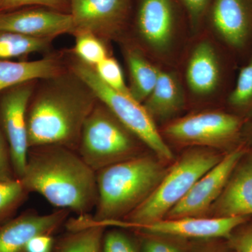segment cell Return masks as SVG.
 Here are the masks:
<instances>
[{"instance_id": "obj_23", "label": "cell", "mask_w": 252, "mask_h": 252, "mask_svg": "<svg viewBox=\"0 0 252 252\" xmlns=\"http://www.w3.org/2000/svg\"><path fill=\"white\" fill-rule=\"evenodd\" d=\"M29 193L21 180L0 182V225L16 216Z\"/></svg>"}, {"instance_id": "obj_16", "label": "cell", "mask_w": 252, "mask_h": 252, "mask_svg": "<svg viewBox=\"0 0 252 252\" xmlns=\"http://www.w3.org/2000/svg\"><path fill=\"white\" fill-rule=\"evenodd\" d=\"M252 216V150L239 160L223 191L207 214L210 217Z\"/></svg>"}, {"instance_id": "obj_2", "label": "cell", "mask_w": 252, "mask_h": 252, "mask_svg": "<svg viewBox=\"0 0 252 252\" xmlns=\"http://www.w3.org/2000/svg\"><path fill=\"white\" fill-rule=\"evenodd\" d=\"M19 180L29 193L40 194L54 206L78 216L89 215L97 203L96 172L76 151L67 147L30 148Z\"/></svg>"}, {"instance_id": "obj_29", "label": "cell", "mask_w": 252, "mask_h": 252, "mask_svg": "<svg viewBox=\"0 0 252 252\" xmlns=\"http://www.w3.org/2000/svg\"><path fill=\"white\" fill-rule=\"evenodd\" d=\"M26 6H43L69 14V0H0V12L14 11Z\"/></svg>"}, {"instance_id": "obj_12", "label": "cell", "mask_w": 252, "mask_h": 252, "mask_svg": "<svg viewBox=\"0 0 252 252\" xmlns=\"http://www.w3.org/2000/svg\"><path fill=\"white\" fill-rule=\"evenodd\" d=\"M177 0H139L136 31L150 49L165 52L171 45L178 21Z\"/></svg>"}, {"instance_id": "obj_11", "label": "cell", "mask_w": 252, "mask_h": 252, "mask_svg": "<svg viewBox=\"0 0 252 252\" xmlns=\"http://www.w3.org/2000/svg\"><path fill=\"white\" fill-rule=\"evenodd\" d=\"M251 218L250 217H189L162 219L132 230L139 233L169 235L187 240H227L235 228Z\"/></svg>"}, {"instance_id": "obj_26", "label": "cell", "mask_w": 252, "mask_h": 252, "mask_svg": "<svg viewBox=\"0 0 252 252\" xmlns=\"http://www.w3.org/2000/svg\"><path fill=\"white\" fill-rule=\"evenodd\" d=\"M142 235L140 240L141 252H187L189 240L185 239L158 234Z\"/></svg>"}, {"instance_id": "obj_17", "label": "cell", "mask_w": 252, "mask_h": 252, "mask_svg": "<svg viewBox=\"0 0 252 252\" xmlns=\"http://www.w3.org/2000/svg\"><path fill=\"white\" fill-rule=\"evenodd\" d=\"M187 84L197 95L205 96L216 91L220 79V61L208 41H202L190 55L186 72Z\"/></svg>"}, {"instance_id": "obj_33", "label": "cell", "mask_w": 252, "mask_h": 252, "mask_svg": "<svg viewBox=\"0 0 252 252\" xmlns=\"http://www.w3.org/2000/svg\"><path fill=\"white\" fill-rule=\"evenodd\" d=\"M187 252H233L226 239L191 240Z\"/></svg>"}, {"instance_id": "obj_10", "label": "cell", "mask_w": 252, "mask_h": 252, "mask_svg": "<svg viewBox=\"0 0 252 252\" xmlns=\"http://www.w3.org/2000/svg\"><path fill=\"white\" fill-rule=\"evenodd\" d=\"M249 149L242 143L226 152L217 165L200 177L165 219L205 217L220 197L237 164Z\"/></svg>"}, {"instance_id": "obj_5", "label": "cell", "mask_w": 252, "mask_h": 252, "mask_svg": "<svg viewBox=\"0 0 252 252\" xmlns=\"http://www.w3.org/2000/svg\"><path fill=\"white\" fill-rule=\"evenodd\" d=\"M140 139L97 99L83 126L77 152L97 172L143 154Z\"/></svg>"}, {"instance_id": "obj_30", "label": "cell", "mask_w": 252, "mask_h": 252, "mask_svg": "<svg viewBox=\"0 0 252 252\" xmlns=\"http://www.w3.org/2000/svg\"><path fill=\"white\" fill-rule=\"evenodd\" d=\"M185 9L192 29L198 30L206 18L212 0H177Z\"/></svg>"}, {"instance_id": "obj_34", "label": "cell", "mask_w": 252, "mask_h": 252, "mask_svg": "<svg viewBox=\"0 0 252 252\" xmlns=\"http://www.w3.org/2000/svg\"><path fill=\"white\" fill-rule=\"evenodd\" d=\"M54 242L53 235H36L28 243L26 252H54Z\"/></svg>"}, {"instance_id": "obj_20", "label": "cell", "mask_w": 252, "mask_h": 252, "mask_svg": "<svg viewBox=\"0 0 252 252\" xmlns=\"http://www.w3.org/2000/svg\"><path fill=\"white\" fill-rule=\"evenodd\" d=\"M185 95L178 79L172 73L160 71L157 84L143 106L154 121L170 119L183 108Z\"/></svg>"}, {"instance_id": "obj_6", "label": "cell", "mask_w": 252, "mask_h": 252, "mask_svg": "<svg viewBox=\"0 0 252 252\" xmlns=\"http://www.w3.org/2000/svg\"><path fill=\"white\" fill-rule=\"evenodd\" d=\"M68 55V68L90 88L99 102L150 149L156 157L162 161L172 160L173 154L171 149L160 135L155 121L143 104L135 100L130 94H123L109 87L101 80L94 67L80 61L72 53Z\"/></svg>"}, {"instance_id": "obj_31", "label": "cell", "mask_w": 252, "mask_h": 252, "mask_svg": "<svg viewBox=\"0 0 252 252\" xmlns=\"http://www.w3.org/2000/svg\"><path fill=\"white\" fill-rule=\"evenodd\" d=\"M227 241L233 252H252V220L235 228Z\"/></svg>"}, {"instance_id": "obj_35", "label": "cell", "mask_w": 252, "mask_h": 252, "mask_svg": "<svg viewBox=\"0 0 252 252\" xmlns=\"http://www.w3.org/2000/svg\"><path fill=\"white\" fill-rule=\"evenodd\" d=\"M242 139H245L243 143L245 144L249 149L252 150V121L244 124Z\"/></svg>"}, {"instance_id": "obj_25", "label": "cell", "mask_w": 252, "mask_h": 252, "mask_svg": "<svg viewBox=\"0 0 252 252\" xmlns=\"http://www.w3.org/2000/svg\"><path fill=\"white\" fill-rule=\"evenodd\" d=\"M230 107L242 114H252V57L239 73L234 89L228 97Z\"/></svg>"}, {"instance_id": "obj_21", "label": "cell", "mask_w": 252, "mask_h": 252, "mask_svg": "<svg viewBox=\"0 0 252 252\" xmlns=\"http://www.w3.org/2000/svg\"><path fill=\"white\" fill-rule=\"evenodd\" d=\"M125 59L130 77L131 96L143 103L157 84L160 71L135 48L126 49Z\"/></svg>"}, {"instance_id": "obj_14", "label": "cell", "mask_w": 252, "mask_h": 252, "mask_svg": "<svg viewBox=\"0 0 252 252\" xmlns=\"http://www.w3.org/2000/svg\"><path fill=\"white\" fill-rule=\"evenodd\" d=\"M69 210L59 209L48 215L27 210L0 225V252H26L36 235H51L65 224Z\"/></svg>"}, {"instance_id": "obj_22", "label": "cell", "mask_w": 252, "mask_h": 252, "mask_svg": "<svg viewBox=\"0 0 252 252\" xmlns=\"http://www.w3.org/2000/svg\"><path fill=\"white\" fill-rule=\"evenodd\" d=\"M52 41V39L31 37L13 32L0 31V60L49 52Z\"/></svg>"}, {"instance_id": "obj_8", "label": "cell", "mask_w": 252, "mask_h": 252, "mask_svg": "<svg viewBox=\"0 0 252 252\" xmlns=\"http://www.w3.org/2000/svg\"><path fill=\"white\" fill-rule=\"evenodd\" d=\"M37 81L24 83L0 93V127L9 144L17 180L22 177L27 162V110Z\"/></svg>"}, {"instance_id": "obj_32", "label": "cell", "mask_w": 252, "mask_h": 252, "mask_svg": "<svg viewBox=\"0 0 252 252\" xmlns=\"http://www.w3.org/2000/svg\"><path fill=\"white\" fill-rule=\"evenodd\" d=\"M16 180L9 144L0 127V182Z\"/></svg>"}, {"instance_id": "obj_13", "label": "cell", "mask_w": 252, "mask_h": 252, "mask_svg": "<svg viewBox=\"0 0 252 252\" xmlns=\"http://www.w3.org/2000/svg\"><path fill=\"white\" fill-rule=\"evenodd\" d=\"M73 29L70 14L43 6L0 12V31L54 39L61 34H72Z\"/></svg>"}, {"instance_id": "obj_28", "label": "cell", "mask_w": 252, "mask_h": 252, "mask_svg": "<svg viewBox=\"0 0 252 252\" xmlns=\"http://www.w3.org/2000/svg\"><path fill=\"white\" fill-rule=\"evenodd\" d=\"M101 252H141L135 238L121 228L105 230Z\"/></svg>"}, {"instance_id": "obj_4", "label": "cell", "mask_w": 252, "mask_h": 252, "mask_svg": "<svg viewBox=\"0 0 252 252\" xmlns=\"http://www.w3.org/2000/svg\"><path fill=\"white\" fill-rule=\"evenodd\" d=\"M224 154L207 148L187 151L167 169L157 189L140 206L124 220L102 225L132 229L165 219L167 214L185 198L195 182L217 165Z\"/></svg>"}, {"instance_id": "obj_1", "label": "cell", "mask_w": 252, "mask_h": 252, "mask_svg": "<svg viewBox=\"0 0 252 252\" xmlns=\"http://www.w3.org/2000/svg\"><path fill=\"white\" fill-rule=\"evenodd\" d=\"M97 97L67 67L36 83L27 110L29 149L56 145L77 152L86 118Z\"/></svg>"}, {"instance_id": "obj_19", "label": "cell", "mask_w": 252, "mask_h": 252, "mask_svg": "<svg viewBox=\"0 0 252 252\" xmlns=\"http://www.w3.org/2000/svg\"><path fill=\"white\" fill-rule=\"evenodd\" d=\"M65 233L55 238L54 252H101L107 227L96 223L91 215L68 220Z\"/></svg>"}, {"instance_id": "obj_27", "label": "cell", "mask_w": 252, "mask_h": 252, "mask_svg": "<svg viewBox=\"0 0 252 252\" xmlns=\"http://www.w3.org/2000/svg\"><path fill=\"white\" fill-rule=\"evenodd\" d=\"M94 68L101 80L109 87L123 94H130L128 86L126 85L122 67L117 60L107 56Z\"/></svg>"}, {"instance_id": "obj_3", "label": "cell", "mask_w": 252, "mask_h": 252, "mask_svg": "<svg viewBox=\"0 0 252 252\" xmlns=\"http://www.w3.org/2000/svg\"><path fill=\"white\" fill-rule=\"evenodd\" d=\"M162 162L143 153L96 172L97 200L92 220L98 223L124 220L161 182L167 170Z\"/></svg>"}, {"instance_id": "obj_18", "label": "cell", "mask_w": 252, "mask_h": 252, "mask_svg": "<svg viewBox=\"0 0 252 252\" xmlns=\"http://www.w3.org/2000/svg\"><path fill=\"white\" fill-rule=\"evenodd\" d=\"M67 69L57 56L21 62L0 60V93L29 81L54 77Z\"/></svg>"}, {"instance_id": "obj_7", "label": "cell", "mask_w": 252, "mask_h": 252, "mask_svg": "<svg viewBox=\"0 0 252 252\" xmlns=\"http://www.w3.org/2000/svg\"><path fill=\"white\" fill-rule=\"evenodd\" d=\"M245 121L235 114L223 112L198 113L168 124L164 133L179 144L232 149L243 142Z\"/></svg>"}, {"instance_id": "obj_15", "label": "cell", "mask_w": 252, "mask_h": 252, "mask_svg": "<svg viewBox=\"0 0 252 252\" xmlns=\"http://www.w3.org/2000/svg\"><path fill=\"white\" fill-rule=\"evenodd\" d=\"M207 16L217 34L234 49L243 48L252 35V0H212Z\"/></svg>"}, {"instance_id": "obj_9", "label": "cell", "mask_w": 252, "mask_h": 252, "mask_svg": "<svg viewBox=\"0 0 252 252\" xmlns=\"http://www.w3.org/2000/svg\"><path fill=\"white\" fill-rule=\"evenodd\" d=\"M72 34L89 32L99 39L120 35L128 24L132 0H69Z\"/></svg>"}, {"instance_id": "obj_24", "label": "cell", "mask_w": 252, "mask_h": 252, "mask_svg": "<svg viewBox=\"0 0 252 252\" xmlns=\"http://www.w3.org/2000/svg\"><path fill=\"white\" fill-rule=\"evenodd\" d=\"M75 36V44L71 51L77 59L95 67L108 56L104 41L89 32H79Z\"/></svg>"}]
</instances>
